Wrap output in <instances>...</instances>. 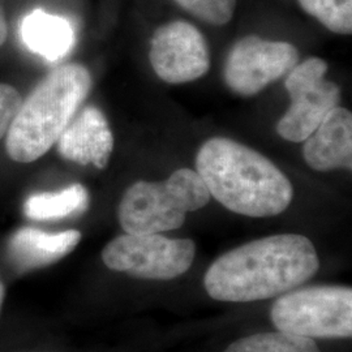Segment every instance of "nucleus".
Returning a JSON list of instances; mask_svg holds the SVG:
<instances>
[{
	"instance_id": "1",
	"label": "nucleus",
	"mask_w": 352,
	"mask_h": 352,
	"mask_svg": "<svg viewBox=\"0 0 352 352\" xmlns=\"http://www.w3.org/2000/svg\"><path fill=\"white\" fill-rule=\"evenodd\" d=\"M318 267L311 240L299 234H279L219 256L205 273L204 287L218 302H258L300 287L315 277Z\"/></svg>"
},
{
	"instance_id": "2",
	"label": "nucleus",
	"mask_w": 352,
	"mask_h": 352,
	"mask_svg": "<svg viewBox=\"0 0 352 352\" xmlns=\"http://www.w3.org/2000/svg\"><path fill=\"white\" fill-rule=\"evenodd\" d=\"M196 173L210 197L240 215L276 217L294 197L285 173L261 153L235 140H208L197 153Z\"/></svg>"
},
{
	"instance_id": "3",
	"label": "nucleus",
	"mask_w": 352,
	"mask_h": 352,
	"mask_svg": "<svg viewBox=\"0 0 352 352\" xmlns=\"http://www.w3.org/2000/svg\"><path fill=\"white\" fill-rule=\"evenodd\" d=\"M91 89V76L81 64H65L46 76L29 94L6 136L14 162L37 161L58 142Z\"/></svg>"
},
{
	"instance_id": "4",
	"label": "nucleus",
	"mask_w": 352,
	"mask_h": 352,
	"mask_svg": "<svg viewBox=\"0 0 352 352\" xmlns=\"http://www.w3.org/2000/svg\"><path fill=\"white\" fill-rule=\"evenodd\" d=\"M209 201L210 193L200 175L180 168L164 182L140 180L132 184L120 200L118 218L126 234H161L183 226L187 214Z\"/></svg>"
},
{
	"instance_id": "5",
	"label": "nucleus",
	"mask_w": 352,
	"mask_h": 352,
	"mask_svg": "<svg viewBox=\"0 0 352 352\" xmlns=\"http://www.w3.org/2000/svg\"><path fill=\"white\" fill-rule=\"evenodd\" d=\"M270 318L278 330L311 340L351 338V287L312 286L291 289L273 302Z\"/></svg>"
},
{
	"instance_id": "6",
	"label": "nucleus",
	"mask_w": 352,
	"mask_h": 352,
	"mask_svg": "<svg viewBox=\"0 0 352 352\" xmlns=\"http://www.w3.org/2000/svg\"><path fill=\"white\" fill-rule=\"evenodd\" d=\"M196 256L190 239H171L161 234L120 235L102 251V260L113 272L153 280H170L187 273Z\"/></svg>"
},
{
	"instance_id": "7",
	"label": "nucleus",
	"mask_w": 352,
	"mask_h": 352,
	"mask_svg": "<svg viewBox=\"0 0 352 352\" xmlns=\"http://www.w3.org/2000/svg\"><path fill=\"white\" fill-rule=\"evenodd\" d=\"M327 62L314 56L296 64L287 74L285 87L291 104L277 123V133L282 139L302 142L327 113L340 106V87L327 81Z\"/></svg>"
},
{
	"instance_id": "8",
	"label": "nucleus",
	"mask_w": 352,
	"mask_h": 352,
	"mask_svg": "<svg viewBox=\"0 0 352 352\" xmlns=\"http://www.w3.org/2000/svg\"><path fill=\"white\" fill-rule=\"evenodd\" d=\"M298 63L299 51L289 42L247 36L228 51L223 78L234 93L252 97L287 75Z\"/></svg>"
},
{
	"instance_id": "9",
	"label": "nucleus",
	"mask_w": 352,
	"mask_h": 352,
	"mask_svg": "<svg viewBox=\"0 0 352 352\" xmlns=\"http://www.w3.org/2000/svg\"><path fill=\"white\" fill-rule=\"evenodd\" d=\"M149 60L157 76L168 84H186L210 68V52L201 32L188 21L175 20L155 29Z\"/></svg>"
},
{
	"instance_id": "10",
	"label": "nucleus",
	"mask_w": 352,
	"mask_h": 352,
	"mask_svg": "<svg viewBox=\"0 0 352 352\" xmlns=\"http://www.w3.org/2000/svg\"><path fill=\"white\" fill-rule=\"evenodd\" d=\"M64 160L106 168L113 151V135L100 109L89 106L69 122L58 140Z\"/></svg>"
},
{
	"instance_id": "11",
	"label": "nucleus",
	"mask_w": 352,
	"mask_h": 352,
	"mask_svg": "<svg viewBox=\"0 0 352 352\" xmlns=\"http://www.w3.org/2000/svg\"><path fill=\"white\" fill-rule=\"evenodd\" d=\"M302 157L316 171L352 168V113L344 107H334L304 140Z\"/></svg>"
},
{
	"instance_id": "12",
	"label": "nucleus",
	"mask_w": 352,
	"mask_h": 352,
	"mask_svg": "<svg viewBox=\"0 0 352 352\" xmlns=\"http://www.w3.org/2000/svg\"><path fill=\"white\" fill-rule=\"evenodd\" d=\"M81 232L68 230L50 234L33 227L20 228L8 244L10 258L20 270H30L54 264L75 250Z\"/></svg>"
},
{
	"instance_id": "13",
	"label": "nucleus",
	"mask_w": 352,
	"mask_h": 352,
	"mask_svg": "<svg viewBox=\"0 0 352 352\" xmlns=\"http://www.w3.org/2000/svg\"><path fill=\"white\" fill-rule=\"evenodd\" d=\"M20 37L28 50L51 63L63 59L75 45V30L71 23L43 10H33L23 17Z\"/></svg>"
},
{
	"instance_id": "14",
	"label": "nucleus",
	"mask_w": 352,
	"mask_h": 352,
	"mask_svg": "<svg viewBox=\"0 0 352 352\" xmlns=\"http://www.w3.org/2000/svg\"><path fill=\"white\" fill-rule=\"evenodd\" d=\"M88 190L81 184H74L58 192L32 195L24 205V213L34 221L63 219L88 209Z\"/></svg>"
},
{
	"instance_id": "15",
	"label": "nucleus",
	"mask_w": 352,
	"mask_h": 352,
	"mask_svg": "<svg viewBox=\"0 0 352 352\" xmlns=\"http://www.w3.org/2000/svg\"><path fill=\"white\" fill-rule=\"evenodd\" d=\"M223 352H320V349L315 340L279 330L235 340Z\"/></svg>"
},
{
	"instance_id": "16",
	"label": "nucleus",
	"mask_w": 352,
	"mask_h": 352,
	"mask_svg": "<svg viewBox=\"0 0 352 352\" xmlns=\"http://www.w3.org/2000/svg\"><path fill=\"white\" fill-rule=\"evenodd\" d=\"M302 10L333 33H352V0H298Z\"/></svg>"
},
{
	"instance_id": "17",
	"label": "nucleus",
	"mask_w": 352,
	"mask_h": 352,
	"mask_svg": "<svg viewBox=\"0 0 352 352\" xmlns=\"http://www.w3.org/2000/svg\"><path fill=\"white\" fill-rule=\"evenodd\" d=\"M179 7L202 21L215 26L228 24L235 13L236 0H174Z\"/></svg>"
},
{
	"instance_id": "18",
	"label": "nucleus",
	"mask_w": 352,
	"mask_h": 352,
	"mask_svg": "<svg viewBox=\"0 0 352 352\" xmlns=\"http://www.w3.org/2000/svg\"><path fill=\"white\" fill-rule=\"evenodd\" d=\"M21 103L23 98L17 89L8 84H0V140L7 136Z\"/></svg>"
},
{
	"instance_id": "19",
	"label": "nucleus",
	"mask_w": 352,
	"mask_h": 352,
	"mask_svg": "<svg viewBox=\"0 0 352 352\" xmlns=\"http://www.w3.org/2000/svg\"><path fill=\"white\" fill-rule=\"evenodd\" d=\"M8 36V26H7V20H6V16L3 10L0 8V46L6 42Z\"/></svg>"
},
{
	"instance_id": "20",
	"label": "nucleus",
	"mask_w": 352,
	"mask_h": 352,
	"mask_svg": "<svg viewBox=\"0 0 352 352\" xmlns=\"http://www.w3.org/2000/svg\"><path fill=\"white\" fill-rule=\"evenodd\" d=\"M3 299H4V286H3V283L0 280V307L3 304Z\"/></svg>"
}]
</instances>
